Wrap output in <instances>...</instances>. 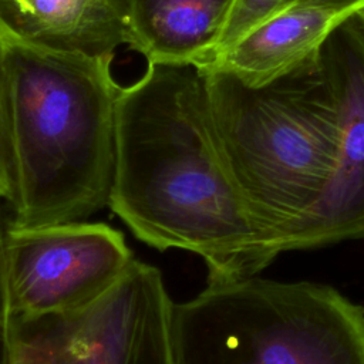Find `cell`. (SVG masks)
I'll use <instances>...</instances> for the list:
<instances>
[{
    "mask_svg": "<svg viewBox=\"0 0 364 364\" xmlns=\"http://www.w3.org/2000/svg\"><path fill=\"white\" fill-rule=\"evenodd\" d=\"M10 228V213L4 208V200L0 199V293L6 290V237Z\"/></svg>",
    "mask_w": 364,
    "mask_h": 364,
    "instance_id": "obj_14",
    "label": "cell"
},
{
    "mask_svg": "<svg viewBox=\"0 0 364 364\" xmlns=\"http://www.w3.org/2000/svg\"><path fill=\"white\" fill-rule=\"evenodd\" d=\"M0 20L20 40L92 57L129 41L127 0H0Z\"/></svg>",
    "mask_w": 364,
    "mask_h": 364,
    "instance_id": "obj_8",
    "label": "cell"
},
{
    "mask_svg": "<svg viewBox=\"0 0 364 364\" xmlns=\"http://www.w3.org/2000/svg\"><path fill=\"white\" fill-rule=\"evenodd\" d=\"M17 192L18 178L13 142L7 30L0 20V199L9 205V209L16 203Z\"/></svg>",
    "mask_w": 364,
    "mask_h": 364,
    "instance_id": "obj_11",
    "label": "cell"
},
{
    "mask_svg": "<svg viewBox=\"0 0 364 364\" xmlns=\"http://www.w3.org/2000/svg\"><path fill=\"white\" fill-rule=\"evenodd\" d=\"M172 306L161 272L134 260L82 307L11 316L9 364H173Z\"/></svg>",
    "mask_w": 364,
    "mask_h": 364,
    "instance_id": "obj_5",
    "label": "cell"
},
{
    "mask_svg": "<svg viewBox=\"0 0 364 364\" xmlns=\"http://www.w3.org/2000/svg\"><path fill=\"white\" fill-rule=\"evenodd\" d=\"M4 259L11 316L82 307L109 290L135 260L119 230L84 220L10 226Z\"/></svg>",
    "mask_w": 364,
    "mask_h": 364,
    "instance_id": "obj_6",
    "label": "cell"
},
{
    "mask_svg": "<svg viewBox=\"0 0 364 364\" xmlns=\"http://www.w3.org/2000/svg\"><path fill=\"white\" fill-rule=\"evenodd\" d=\"M297 1H307L313 4H320L326 7H331L336 10L347 11L354 14L358 9L364 6V0H297Z\"/></svg>",
    "mask_w": 364,
    "mask_h": 364,
    "instance_id": "obj_15",
    "label": "cell"
},
{
    "mask_svg": "<svg viewBox=\"0 0 364 364\" xmlns=\"http://www.w3.org/2000/svg\"><path fill=\"white\" fill-rule=\"evenodd\" d=\"M200 70L223 164L267 259L353 240L341 118L321 55L262 87Z\"/></svg>",
    "mask_w": 364,
    "mask_h": 364,
    "instance_id": "obj_2",
    "label": "cell"
},
{
    "mask_svg": "<svg viewBox=\"0 0 364 364\" xmlns=\"http://www.w3.org/2000/svg\"><path fill=\"white\" fill-rule=\"evenodd\" d=\"M348 23H350L351 28L354 30L357 38L360 40V43L364 47V6L361 9H358L353 16L348 17Z\"/></svg>",
    "mask_w": 364,
    "mask_h": 364,
    "instance_id": "obj_16",
    "label": "cell"
},
{
    "mask_svg": "<svg viewBox=\"0 0 364 364\" xmlns=\"http://www.w3.org/2000/svg\"><path fill=\"white\" fill-rule=\"evenodd\" d=\"M10 309L7 293H0V364H9V328H10Z\"/></svg>",
    "mask_w": 364,
    "mask_h": 364,
    "instance_id": "obj_13",
    "label": "cell"
},
{
    "mask_svg": "<svg viewBox=\"0 0 364 364\" xmlns=\"http://www.w3.org/2000/svg\"><path fill=\"white\" fill-rule=\"evenodd\" d=\"M235 0H127L128 47L146 63L205 67Z\"/></svg>",
    "mask_w": 364,
    "mask_h": 364,
    "instance_id": "obj_9",
    "label": "cell"
},
{
    "mask_svg": "<svg viewBox=\"0 0 364 364\" xmlns=\"http://www.w3.org/2000/svg\"><path fill=\"white\" fill-rule=\"evenodd\" d=\"M108 206L148 246L202 257L208 282L272 263L223 164L198 65L146 63L122 87Z\"/></svg>",
    "mask_w": 364,
    "mask_h": 364,
    "instance_id": "obj_1",
    "label": "cell"
},
{
    "mask_svg": "<svg viewBox=\"0 0 364 364\" xmlns=\"http://www.w3.org/2000/svg\"><path fill=\"white\" fill-rule=\"evenodd\" d=\"M296 1L297 0H235L215 55L242 37L247 30Z\"/></svg>",
    "mask_w": 364,
    "mask_h": 364,
    "instance_id": "obj_12",
    "label": "cell"
},
{
    "mask_svg": "<svg viewBox=\"0 0 364 364\" xmlns=\"http://www.w3.org/2000/svg\"><path fill=\"white\" fill-rule=\"evenodd\" d=\"M173 364H364V307L337 289L210 280L172 306Z\"/></svg>",
    "mask_w": 364,
    "mask_h": 364,
    "instance_id": "obj_4",
    "label": "cell"
},
{
    "mask_svg": "<svg viewBox=\"0 0 364 364\" xmlns=\"http://www.w3.org/2000/svg\"><path fill=\"white\" fill-rule=\"evenodd\" d=\"M351 13L296 1L260 21L200 68L230 74L249 87H262L316 63L324 44Z\"/></svg>",
    "mask_w": 364,
    "mask_h": 364,
    "instance_id": "obj_7",
    "label": "cell"
},
{
    "mask_svg": "<svg viewBox=\"0 0 364 364\" xmlns=\"http://www.w3.org/2000/svg\"><path fill=\"white\" fill-rule=\"evenodd\" d=\"M321 58L341 118L343 172L353 240H364V47L348 18L333 31Z\"/></svg>",
    "mask_w": 364,
    "mask_h": 364,
    "instance_id": "obj_10",
    "label": "cell"
},
{
    "mask_svg": "<svg viewBox=\"0 0 364 364\" xmlns=\"http://www.w3.org/2000/svg\"><path fill=\"white\" fill-rule=\"evenodd\" d=\"M18 192L10 226L81 222L108 206L122 87L114 55L34 46L7 31Z\"/></svg>",
    "mask_w": 364,
    "mask_h": 364,
    "instance_id": "obj_3",
    "label": "cell"
}]
</instances>
